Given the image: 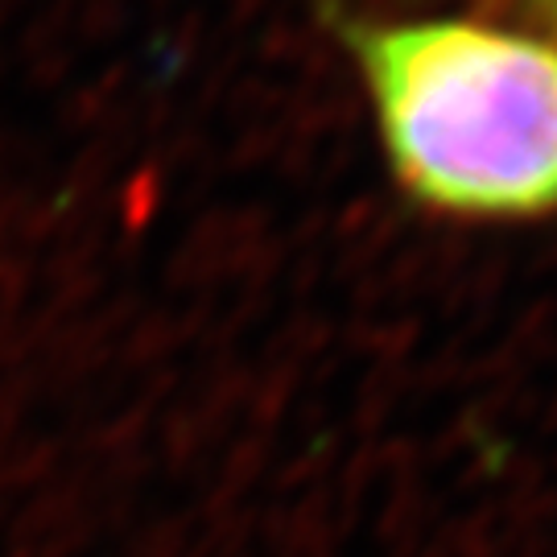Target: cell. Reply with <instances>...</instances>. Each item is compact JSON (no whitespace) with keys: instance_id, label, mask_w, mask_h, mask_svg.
Masks as SVG:
<instances>
[{"instance_id":"cell-1","label":"cell","mask_w":557,"mask_h":557,"mask_svg":"<svg viewBox=\"0 0 557 557\" xmlns=\"http://www.w3.org/2000/svg\"><path fill=\"white\" fill-rule=\"evenodd\" d=\"M400 195L446 220L557 215V29L335 9Z\"/></svg>"},{"instance_id":"cell-2","label":"cell","mask_w":557,"mask_h":557,"mask_svg":"<svg viewBox=\"0 0 557 557\" xmlns=\"http://www.w3.org/2000/svg\"><path fill=\"white\" fill-rule=\"evenodd\" d=\"M533 4H541V9H557V0H533ZM557 17V13H554Z\"/></svg>"}]
</instances>
